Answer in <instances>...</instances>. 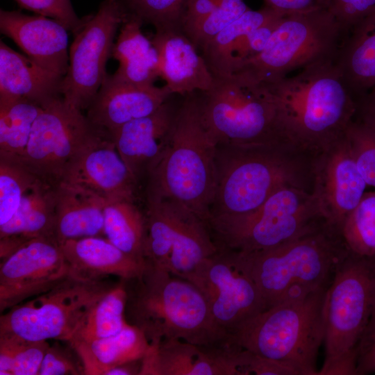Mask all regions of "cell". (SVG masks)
<instances>
[{
  "instance_id": "21",
  "label": "cell",
  "mask_w": 375,
  "mask_h": 375,
  "mask_svg": "<svg viewBox=\"0 0 375 375\" xmlns=\"http://www.w3.org/2000/svg\"><path fill=\"white\" fill-rule=\"evenodd\" d=\"M172 94L165 85H138L108 75L86 116L95 126L111 134L124 124L154 112Z\"/></svg>"
},
{
  "instance_id": "34",
  "label": "cell",
  "mask_w": 375,
  "mask_h": 375,
  "mask_svg": "<svg viewBox=\"0 0 375 375\" xmlns=\"http://www.w3.org/2000/svg\"><path fill=\"white\" fill-rule=\"evenodd\" d=\"M42 106L19 99L0 101V160L20 164Z\"/></svg>"
},
{
  "instance_id": "44",
  "label": "cell",
  "mask_w": 375,
  "mask_h": 375,
  "mask_svg": "<svg viewBox=\"0 0 375 375\" xmlns=\"http://www.w3.org/2000/svg\"><path fill=\"white\" fill-rule=\"evenodd\" d=\"M84 374L82 363L62 347L50 344L42 359L38 375H80Z\"/></svg>"
},
{
  "instance_id": "24",
  "label": "cell",
  "mask_w": 375,
  "mask_h": 375,
  "mask_svg": "<svg viewBox=\"0 0 375 375\" xmlns=\"http://www.w3.org/2000/svg\"><path fill=\"white\" fill-rule=\"evenodd\" d=\"M56 185L39 181L22 198L12 217L0 226V260L27 241L55 238Z\"/></svg>"
},
{
  "instance_id": "2",
  "label": "cell",
  "mask_w": 375,
  "mask_h": 375,
  "mask_svg": "<svg viewBox=\"0 0 375 375\" xmlns=\"http://www.w3.org/2000/svg\"><path fill=\"white\" fill-rule=\"evenodd\" d=\"M195 93L186 94L177 110L169 145L147 176L146 195L175 200L208 222L217 144L203 125Z\"/></svg>"
},
{
  "instance_id": "16",
  "label": "cell",
  "mask_w": 375,
  "mask_h": 375,
  "mask_svg": "<svg viewBox=\"0 0 375 375\" xmlns=\"http://www.w3.org/2000/svg\"><path fill=\"white\" fill-rule=\"evenodd\" d=\"M68 275V264L55 238L27 241L1 260V313L49 290Z\"/></svg>"
},
{
  "instance_id": "13",
  "label": "cell",
  "mask_w": 375,
  "mask_h": 375,
  "mask_svg": "<svg viewBox=\"0 0 375 375\" xmlns=\"http://www.w3.org/2000/svg\"><path fill=\"white\" fill-rule=\"evenodd\" d=\"M184 279L200 290L216 324L228 334L266 309L242 252L218 247Z\"/></svg>"
},
{
  "instance_id": "1",
  "label": "cell",
  "mask_w": 375,
  "mask_h": 375,
  "mask_svg": "<svg viewBox=\"0 0 375 375\" xmlns=\"http://www.w3.org/2000/svg\"><path fill=\"white\" fill-rule=\"evenodd\" d=\"M126 311L149 343L177 339L199 345L226 343L200 290L188 280L147 261L142 274L125 281Z\"/></svg>"
},
{
  "instance_id": "8",
  "label": "cell",
  "mask_w": 375,
  "mask_h": 375,
  "mask_svg": "<svg viewBox=\"0 0 375 375\" xmlns=\"http://www.w3.org/2000/svg\"><path fill=\"white\" fill-rule=\"evenodd\" d=\"M244 253L266 309L328 287L336 267L348 255L312 232L268 249Z\"/></svg>"
},
{
  "instance_id": "19",
  "label": "cell",
  "mask_w": 375,
  "mask_h": 375,
  "mask_svg": "<svg viewBox=\"0 0 375 375\" xmlns=\"http://www.w3.org/2000/svg\"><path fill=\"white\" fill-rule=\"evenodd\" d=\"M0 31L43 68L64 76L69 66L67 28L42 15L0 10Z\"/></svg>"
},
{
  "instance_id": "4",
  "label": "cell",
  "mask_w": 375,
  "mask_h": 375,
  "mask_svg": "<svg viewBox=\"0 0 375 375\" xmlns=\"http://www.w3.org/2000/svg\"><path fill=\"white\" fill-rule=\"evenodd\" d=\"M347 30L330 8L284 15L263 50L232 74L269 84L315 64L336 60Z\"/></svg>"
},
{
  "instance_id": "5",
  "label": "cell",
  "mask_w": 375,
  "mask_h": 375,
  "mask_svg": "<svg viewBox=\"0 0 375 375\" xmlns=\"http://www.w3.org/2000/svg\"><path fill=\"white\" fill-rule=\"evenodd\" d=\"M272 92L285 135L303 139L345 128L353 111L351 91L335 60L303 68L274 83Z\"/></svg>"
},
{
  "instance_id": "37",
  "label": "cell",
  "mask_w": 375,
  "mask_h": 375,
  "mask_svg": "<svg viewBox=\"0 0 375 375\" xmlns=\"http://www.w3.org/2000/svg\"><path fill=\"white\" fill-rule=\"evenodd\" d=\"M342 234L351 253L375 257V192L365 194L346 217Z\"/></svg>"
},
{
  "instance_id": "38",
  "label": "cell",
  "mask_w": 375,
  "mask_h": 375,
  "mask_svg": "<svg viewBox=\"0 0 375 375\" xmlns=\"http://www.w3.org/2000/svg\"><path fill=\"white\" fill-rule=\"evenodd\" d=\"M39 181L22 165L0 160V226L12 217L24 196Z\"/></svg>"
},
{
  "instance_id": "11",
  "label": "cell",
  "mask_w": 375,
  "mask_h": 375,
  "mask_svg": "<svg viewBox=\"0 0 375 375\" xmlns=\"http://www.w3.org/2000/svg\"><path fill=\"white\" fill-rule=\"evenodd\" d=\"M147 262L185 278L218 249L209 225L185 205L171 199H147Z\"/></svg>"
},
{
  "instance_id": "31",
  "label": "cell",
  "mask_w": 375,
  "mask_h": 375,
  "mask_svg": "<svg viewBox=\"0 0 375 375\" xmlns=\"http://www.w3.org/2000/svg\"><path fill=\"white\" fill-rule=\"evenodd\" d=\"M280 15L284 14L265 6L258 10L249 8L208 41L199 50L213 76L232 74L233 53L239 39Z\"/></svg>"
},
{
  "instance_id": "14",
  "label": "cell",
  "mask_w": 375,
  "mask_h": 375,
  "mask_svg": "<svg viewBox=\"0 0 375 375\" xmlns=\"http://www.w3.org/2000/svg\"><path fill=\"white\" fill-rule=\"evenodd\" d=\"M125 17L117 0H103L95 15L87 17L75 32L61 93L72 106L87 110L107 77L114 39Z\"/></svg>"
},
{
  "instance_id": "46",
  "label": "cell",
  "mask_w": 375,
  "mask_h": 375,
  "mask_svg": "<svg viewBox=\"0 0 375 375\" xmlns=\"http://www.w3.org/2000/svg\"><path fill=\"white\" fill-rule=\"evenodd\" d=\"M375 372V295L370 315L359 341L355 375Z\"/></svg>"
},
{
  "instance_id": "30",
  "label": "cell",
  "mask_w": 375,
  "mask_h": 375,
  "mask_svg": "<svg viewBox=\"0 0 375 375\" xmlns=\"http://www.w3.org/2000/svg\"><path fill=\"white\" fill-rule=\"evenodd\" d=\"M336 65L351 91L375 88V14L353 28Z\"/></svg>"
},
{
  "instance_id": "10",
  "label": "cell",
  "mask_w": 375,
  "mask_h": 375,
  "mask_svg": "<svg viewBox=\"0 0 375 375\" xmlns=\"http://www.w3.org/2000/svg\"><path fill=\"white\" fill-rule=\"evenodd\" d=\"M268 145L217 146L215 187L208 222L249 213L287 185V167L265 149Z\"/></svg>"
},
{
  "instance_id": "47",
  "label": "cell",
  "mask_w": 375,
  "mask_h": 375,
  "mask_svg": "<svg viewBox=\"0 0 375 375\" xmlns=\"http://www.w3.org/2000/svg\"><path fill=\"white\" fill-rule=\"evenodd\" d=\"M219 0H188L182 31L189 37L194 28L216 8Z\"/></svg>"
},
{
  "instance_id": "35",
  "label": "cell",
  "mask_w": 375,
  "mask_h": 375,
  "mask_svg": "<svg viewBox=\"0 0 375 375\" xmlns=\"http://www.w3.org/2000/svg\"><path fill=\"white\" fill-rule=\"evenodd\" d=\"M47 340L0 334V375H38Z\"/></svg>"
},
{
  "instance_id": "49",
  "label": "cell",
  "mask_w": 375,
  "mask_h": 375,
  "mask_svg": "<svg viewBox=\"0 0 375 375\" xmlns=\"http://www.w3.org/2000/svg\"><path fill=\"white\" fill-rule=\"evenodd\" d=\"M372 126L375 128V105L374 108V112L372 118Z\"/></svg>"
},
{
  "instance_id": "28",
  "label": "cell",
  "mask_w": 375,
  "mask_h": 375,
  "mask_svg": "<svg viewBox=\"0 0 375 375\" xmlns=\"http://www.w3.org/2000/svg\"><path fill=\"white\" fill-rule=\"evenodd\" d=\"M142 24L128 19L122 23L114 43L112 57L119 67L115 78L138 85H153L160 76L158 56L151 40L142 32Z\"/></svg>"
},
{
  "instance_id": "48",
  "label": "cell",
  "mask_w": 375,
  "mask_h": 375,
  "mask_svg": "<svg viewBox=\"0 0 375 375\" xmlns=\"http://www.w3.org/2000/svg\"><path fill=\"white\" fill-rule=\"evenodd\" d=\"M265 6L282 14L330 8L329 0H263Z\"/></svg>"
},
{
  "instance_id": "36",
  "label": "cell",
  "mask_w": 375,
  "mask_h": 375,
  "mask_svg": "<svg viewBox=\"0 0 375 375\" xmlns=\"http://www.w3.org/2000/svg\"><path fill=\"white\" fill-rule=\"evenodd\" d=\"M125 21L152 25L156 31L182 30L188 0H117ZM124 21V22H125Z\"/></svg>"
},
{
  "instance_id": "22",
  "label": "cell",
  "mask_w": 375,
  "mask_h": 375,
  "mask_svg": "<svg viewBox=\"0 0 375 375\" xmlns=\"http://www.w3.org/2000/svg\"><path fill=\"white\" fill-rule=\"evenodd\" d=\"M151 41L158 56L159 75L172 94L186 95L210 88L214 76L182 30L156 31Z\"/></svg>"
},
{
  "instance_id": "17",
  "label": "cell",
  "mask_w": 375,
  "mask_h": 375,
  "mask_svg": "<svg viewBox=\"0 0 375 375\" xmlns=\"http://www.w3.org/2000/svg\"><path fill=\"white\" fill-rule=\"evenodd\" d=\"M61 182L89 190L106 201H135L138 185L110 134L98 127L74 157Z\"/></svg>"
},
{
  "instance_id": "6",
  "label": "cell",
  "mask_w": 375,
  "mask_h": 375,
  "mask_svg": "<svg viewBox=\"0 0 375 375\" xmlns=\"http://www.w3.org/2000/svg\"><path fill=\"white\" fill-rule=\"evenodd\" d=\"M374 295L375 257L347 255L326 292L325 356L318 374L355 375L357 348Z\"/></svg>"
},
{
  "instance_id": "20",
  "label": "cell",
  "mask_w": 375,
  "mask_h": 375,
  "mask_svg": "<svg viewBox=\"0 0 375 375\" xmlns=\"http://www.w3.org/2000/svg\"><path fill=\"white\" fill-rule=\"evenodd\" d=\"M177 110L167 100L154 112L133 119L110 134L122 159L138 183L147 178L166 151Z\"/></svg>"
},
{
  "instance_id": "23",
  "label": "cell",
  "mask_w": 375,
  "mask_h": 375,
  "mask_svg": "<svg viewBox=\"0 0 375 375\" xmlns=\"http://www.w3.org/2000/svg\"><path fill=\"white\" fill-rule=\"evenodd\" d=\"M69 267V275L85 281L110 276L130 281L144 272L147 261L126 253L102 236L68 240L60 244Z\"/></svg>"
},
{
  "instance_id": "18",
  "label": "cell",
  "mask_w": 375,
  "mask_h": 375,
  "mask_svg": "<svg viewBox=\"0 0 375 375\" xmlns=\"http://www.w3.org/2000/svg\"><path fill=\"white\" fill-rule=\"evenodd\" d=\"M238 347L199 345L177 339L149 343L140 375H240Z\"/></svg>"
},
{
  "instance_id": "7",
  "label": "cell",
  "mask_w": 375,
  "mask_h": 375,
  "mask_svg": "<svg viewBox=\"0 0 375 375\" xmlns=\"http://www.w3.org/2000/svg\"><path fill=\"white\" fill-rule=\"evenodd\" d=\"M202 122L217 145L272 144L285 135L275 98L265 84L232 74L200 92Z\"/></svg>"
},
{
  "instance_id": "27",
  "label": "cell",
  "mask_w": 375,
  "mask_h": 375,
  "mask_svg": "<svg viewBox=\"0 0 375 375\" xmlns=\"http://www.w3.org/2000/svg\"><path fill=\"white\" fill-rule=\"evenodd\" d=\"M69 345L82 362L85 375H104L110 368L142 359L149 342L139 328L128 323L112 336Z\"/></svg>"
},
{
  "instance_id": "39",
  "label": "cell",
  "mask_w": 375,
  "mask_h": 375,
  "mask_svg": "<svg viewBox=\"0 0 375 375\" xmlns=\"http://www.w3.org/2000/svg\"><path fill=\"white\" fill-rule=\"evenodd\" d=\"M249 9L244 0H219L214 10L194 28L188 38L197 49H200L217 33Z\"/></svg>"
},
{
  "instance_id": "12",
  "label": "cell",
  "mask_w": 375,
  "mask_h": 375,
  "mask_svg": "<svg viewBox=\"0 0 375 375\" xmlns=\"http://www.w3.org/2000/svg\"><path fill=\"white\" fill-rule=\"evenodd\" d=\"M312 215L302 195L285 185L255 210L238 217L210 219L208 225L219 247L250 253L312 232L308 225Z\"/></svg>"
},
{
  "instance_id": "26",
  "label": "cell",
  "mask_w": 375,
  "mask_h": 375,
  "mask_svg": "<svg viewBox=\"0 0 375 375\" xmlns=\"http://www.w3.org/2000/svg\"><path fill=\"white\" fill-rule=\"evenodd\" d=\"M55 238L66 240L104 235L106 200L81 187L59 183L56 185Z\"/></svg>"
},
{
  "instance_id": "9",
  "label": "cell",
  "mask_w": 375,
  "mask_h": 375,
  "mask_svg": "<svg viewBox=\"0 0 375 375\" xmlns=\"http://www.w3.org/2000/svg\"><path fill=\"white\" fill-rule=\"evenodd\" d=\"M115 285L68 275L49 290L4 311L0 334L41 341L67 342L93 305Z\"/></svg>"
},
{
  "instance_id": "33",
  "label": "cell",
  "mask_w": 375,
  "mask_h": 375,
  "mask_svg": "<svg viewBox=\"0 0 375 375\" xmlns=\"http://www.w3.org/2000/svg\"><path fill=\"white\" fill-rule=\"evenodd\" d=\"M126 301V282L120 279L89 310L67 342H90L119 333L128 324L124 317Z\"/></svg>"
},
{
  "instance_id": "3",
  "label": "cell",
  "mask_w": 375,
  "mask_h": 375,
  "mask_svg": "<svg viewBox=\"0 0 375 375\" xmlns=\"http://www.w3.org/2000/svg\"><path fill=\"white\" fill-rule=\"evenodd\" d=\"M327 288L264 310L228 334L226 342L290 365L299 375H318Z\"/></svg>"
},
{
  "instance_id": "45",
  "label": "cell",
  "mask_w": 375,
  "mask_h": 375,
  "mask_svg": "<svg viewBox=\"0 0 375 375\" xmlns=\"http://www.w3.org/2000/svg\"><path fill=\"white\" fill-rule=\"evenodd\" d=\"M330 9L348 31L375 14V0H329Z\"/></svg>"
},
{
  "instance_id": "43",
  "label": "cell",
  "mask_w": 375,
  "mask_h": 375,
  "mask_svg": "<svg viewBox=\"0 0 375 375\" xmlns=\"http://www.w3.org/2000/svg\"><path fill=\"white\" fill-rule=\"evenodd\" d=\"M283 15L276 16L239 39L234 50L232 72L235 63L255 56L263 50Z\"/></svg>"
},
{
  "instance_id": "40",
  "label": "cell",
  "mask_w": 375,
  "mask_h": 375,
  "mask_svg": "<svg viewBox=\"0 0 375 375\" xmlns=\"http://www.w3.org/2000/svg\"><path fill=\"white\" fill-rule=\"evenodd\" d=\"M347 133L360 173L367 185L375 187V128L349 127Z\"/></svg>"
},
{
  "instance_id": "25",
  "label": "cell",
  "mask_w": 375,
  "mask_h": 375,
  "mask_svg": "<svg viewBox=\"0 0 375 375\" xmlns=\"http://www.w3.org/2000/svg\"><path fill=\"white\" fill-rule=\"evenodd\" d=\"M64 76L0 42V101L24 99L41 106L62 96Z\"/></svg>"
},
{
  "instance_id": "29",
  "label": "cell",
  "mask_w": 375,
  "mask_h": 375,
  "mask_svg": "<svg viewBox=\"0 0 375 375\" xmlns=\"http://www.w3.org/2000/svg\"><path fill=\"white\" fill-rule=\"evenodd\" d=\"M366 185L351 149L340 150L333 156L326 169L324 196L328 215L333 222L343 223L360 201Z\"/></svg>"
},
{
  "instance_id": "32",
  "label": "cell",
  "mask_w": 375,
  "mask_h": 375,
  "mask_svg": "<svg viewBox=\"0 0 375 375\" xmlns=\"http://www.w3.org/2000/svg\"><path fill=\"white\" fill-rule=\"evenodd\" d=\"M104 235L126 253L140 261H147L144 257L146 217L135 201L106 202Z\"/></svg>"
},
{
  "instance_id": "15",
  "label": "cell",
  "mask_w": 375,
  "mask_h": 375,
  "mask_svg": "<svg viewBox=\"0 0 375 375\" xmlns=\"http://www.w3.org/2000/svg\"><path fill=\"white\" fill-rule=\"evenodd\" d=\"M97 127L62 96L42 107L19 165L53 185Z\"/></svg>"
},
{
  "instance_id": "42",
  "label": "cell",
  "mask_w": 375,
  "mask_h": 375,
  "mask_svg": "<svg viewBox=\"0 0 375 375\" xmlns=\"http://www.w3.org/2000/svg\"><path fill=\"white\" fill-rule=\"evenodd\" d=\"M240 375H299L292 366L239 347L236 354Z\"/></svg>"
},
{
  "instance_id": "41",
  "label": "cell",
  "mask_w": 375,
  "mask_h": 375,
  "mask_svg": "<svg viewBox=\"0 0 375 375\" xmlns=\"http://www.w3.org/2000/svg\"><path fill=\"white\" fill-rule=\"evenodd\" d=\"M22 8L51 18L73 33L85 19L78 18L70 0H15Z\"/></svg>"
}]
</instances>
